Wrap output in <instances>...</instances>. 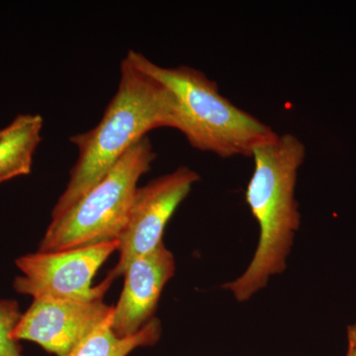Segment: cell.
<instances>
[{
  "instance_id": "6da1fadb",
  "label": "cell",
  "mask_w": 356,
  "mask_h": 356,
  "mask_svg": "<svg viewBox=\"0 0 356 356\" xmlns=\"http://www.w3.org/2000/svg\"><path fill=\"white\" fill-rule=\"evenodd\" d=\"M120 67L118 88L102 120L88 132L70 138L79 156L51 211V221L62 217L147 133L158 128L177 129V100L170 89L127 57Z\"/></svg>"
},
{
  "instance_id": "7a4b0ae2",
  "label": "cell",
  "mask_w": 356,
  "mask_h": 356,
  "mask_svg": "<svg viewBox=\"0 0 356 356\" xmlns=\"http://www.w3.org/2000/svg\"><path fill=\"white\" fill-rule=\"evenodd\" d=\"M252 156L254 168L245 201L259 222V245L245 273L222 286L238 302L252 298L273 276L286 269L301 222L295 188L306 156L302 140L292 134L278 135L273 142L255 149Z\"/></svg>"
},
{
  "instance_id": "3957f363",
  "label": "cell",
  "mask_w": 356,
  "mask_h": 356,
  "mask_svg": "<svg viewBox=\"0 0 356 356\" xmlns=\"http://www.w3.org/2000/svg\"><path fill=\"white\" fill-rule=\"evenodd\" d=\"M126 57L170 89L177 100V130L194 149L221 158L252 156L255 149L277 138L273 128L224 97L217 83L200 70L161 67L136 51Z\"/></svg>"
},
{
  "instance_id": "277c9868",
  "label": "cell",
  "mask_w": 356,
  "mask_h": 356,
  "mask_svg": "<svg viewBox=\"0 0 356 356\" xmlns=\"http://www.w3.org/2000/svg\"><path fill=\"white\" fill-rule=\"evenodd\" d=\"M156 158L147 136L136 143L102 180L62 217L51 222L39 252H60L118 240L138 182L149 172Z\"/></svg>"
},
{
  "instance_id": "5b68a950",
  "label": "cell",
  "mask_w": 356,
  "mask_h": 356,
  "mask_svg": "<svg viewBox=\"0 0 356 356\" xmlns=\"http://www.w3.org/2000/svg\"><path fill=\"white\" fill-rule=\"evenodd\" d=\"M118 250V242L70 248L60 252H38L16 261L23 275L14 281V288L34 300L93 302L103 300L113 278L93 286L98 269Z\"/></svg>"
},
{
  "instance_id": "8992f818",
  "label": "cell",
  "mask_w": 356,
  "mask_h": 356,
  "mask_svg": "<svg viewBox=\"0 0 356 356\" xmlns=\"http://www.w3.org/2000/svg\"><path fill=\"white\" fill-rule=\"evenodd\" d=\"M199 178L191 168L180 166L138 187L125 228L117 240L119 261L108 275L113 280L124 275L136 259L163 243L166 225Z\"/></svg>"
},
{
  "instance_id": "52a82bcc",
  "label": "cell",
  "mask_w": 356,
  "mask_h": 356,
  "mask_svg": "<svg viewBox=\"0 0 356 356\" xmlns=\"http://www.w3.org/2000/svg\"><path fill=\"white\" fill-rule=\"evenodd\" d=\"M103 300L93 302L34 300L13 332L16 341H33L57 356H69L113 313Z\"/></svg>"
},
{
  "instance_id": "ba28073f",
  "label": "cell",
  "mask_w": 356,
  "mask_h": 356,
  "mask_svg": "<svg viewBox=\"0 0 356 356\" xmlns=\"http://www.w3.org/2000/svg\"><path fill=\"white\" fill-rule=\"evenodd\" d=\"M175 273V257L163 243L129 266L112 314L111 327L117 336H134L153 320L161 292Z\"/></svg>"
},
{
  "instance_id": "9c48e42d",
  "label": "cell",
  "mask_w": 356,
  "mask_h": 356,
  "mask_svg": "<svg viewBox=\"0 0 356 356\" xmlns=\"http://www.w3.org/2000/svg\"><path fill=\"white\" fill-rule=\"evenodd\" d=\"M43 124L41 115L20 114L0 130V182L31 172Z\"/></svg>"
},
{
  "instance_id": "30bf717a",
  "label": "cell",
  "mask_w": 356,
  "mask_h": 356,
  "mask_svg": "<svg viewBox=\"0 0 356 356\" xmlns=\"http://www.w3.org/2000/svg\"><path fill=\"white\" fill-rule=\"evenodd\" d=\"M111 321L112 315L98 325L69 356H128L136 348L158 343L161 337V323L156 318L149 321L139 332L127 337L115 334Z\"/></svg>"
},
{
  "instance_id": "8fae6325",
  "label": "cell",
  "mask_w": 356,
  "mask_h": 356,
  "mask_svg": "<svg viewBox=\"0 0 356 356\" xmlns=\"http://www.w3.org/2000/svg\"><path fill=\"white\" fill-rule=\"evenodd\" d=\"M21 316L15 301H0V356H23L17 341L13 337Z\"/></svg>"
},
{
  "instance_id": "7c38bea8",
  "label": "cell",
  "mask_w": 356,
  "mask_h": 356,
  "mask_svg": "<svg viewBox=\"0 0 356 356\" xmlns=\"http://www.w3.org/2000/svg\"><path fill=\"white\" fill-rule=\"evenodd\" d=\"M346 356H356V323L348 327V353Z\"/></svg>"
}]
</instances>
